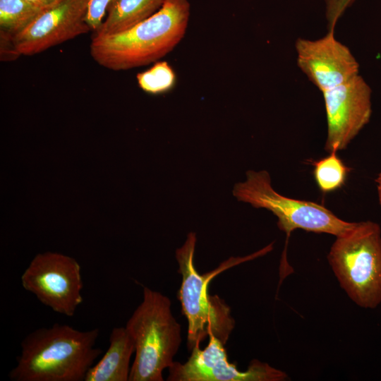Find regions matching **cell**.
Returning <instances> with one entry per match:
<instances>
[{"mask_svg": "<svg viewBox=\"0 0 381 381\" xmlns=\"http://www.w3.org/2000/svg\"><path fill=\"white\" fill-rule=\"evenodd\" d=\"M20 282L41 303L68 317L73 316L83 301L80 265L64 254L36 255L22 273Z\"/></svg>", "mask_w": 381, "mask_h": 381, "instance_id": "7", "label": "cell"}, {"mask_svg": "<svg viewBox=\"0 0 381 381\" xmlns=\"http://www.w3.org/2000/svg\"><path fill=\"white\" fill-rule=\"evenodd\" d=\"M196 241V234L190 232L182 246L176 250L178 272L182 278L178 298L188 322L187 345L190 351L210 334L225 345L235 326L229 306L219 296L209 295L210 281L222 272L262 256L273 248L272 243L247 256L231 257L214 270L200 274L194 262Z\"/></svg>", "mask_w": 381, "mask_h": 381, "instance_id": "3", "label": "cell"}, {"mask_svg": "<svg viewBox=\"0 0 381 381\" xmlns=\"http://www.w3.org/2000/svg\"><path fill=\"white\" fill-rule=\"evenodd\" d=\"M37 6L48 8L56 4L59 0H27Z\"/></svg>", "mask_w": 381, "mask_h": 381, "instance_id": "19", "label": "cell"}, {"mask_svg": "<svg viewBox=\"0 0 381 381\" xmlns=\"http://www.w3.org/2000/svg\"><path fill=\"white\" fill-rule=\"evenodd\" d=\"M136 80L144 92L158 95L173 88L176 75L173 68L166 61H157L147 70L138 73Z\"/></svg>", "mask_w": 381, "mask_h": 381, "instance_id": "16", "label": "cell"}, {"mask_svg": "<svg viewBox=\"0 0 381 381\" xmlns=\"http://www.w3.org/2000/svg\"><path fill=\"white\" fill-rule=\"evenodd\" d=\"M190 16L188 0H167L155 14L125 31L92 36L90 55L101 66L116 71L155 63L180 43Z\"/></svg>", "mask_w": 381, "mask_h": 381, "instance_id": "2", "label": "cell"}, {"mask_svg": "<svg viewBox=\"0 0 381 381\" xmlns=\"http://www.w3.org/2000/svg\"><path fill=\"white\" fill-rule=\"evenodd\" d=\"M377 193H378V198H379V202L381 207V171L380 172L377 179Z\"/></svg>", "mask_w": 381, "mask_h": 381, "instance_id": "20", "label": "cell"}, {"mask_svg": "<svg viewBox=\"0 0 381 381\" xmlns=\"http://www.w3.org/2000/svg\"><path fill=\"white\" fill-rule=\"evenodd\" d=\"M99 329L80 331L55 323L28 334L21 341L12 381H84L102 350L95 347Z\"/></svg>", "mask_w": 381, "mask_h": 381, "instance_id": "1", "label": "cell"}, {"mask_svg": "<svg viewBox=\"0 0 381 381\" xmlns=\"http://www.w3.org/2000/svg\"><path fill=\"white\" fill-rule=\"evenodd\" d=\"M46 8L27 0H0V40L12 41Z\"/></svg>", "mask_w": 381, "mask_h": 381, "instance_id": "14", "label": "cell"}, {"mask_svg": "<svg viewBox=\"0 0 381 381\" xmlns=\"http://www.w3.org/2000/svg\"><path fill=\"white\" fill-rule=\"evenodd\" d=\"M111 0H89L85 20L92 33L100 28Z\"/></svg>", "mask_w": 381, "mask_h": 381, "instance_id": "17", "label": "cell"}, {"mask_svg": "<svg viewBox=\"0 0 381 381\" xmlns=\"http://www.w3.org/2000/svg\"><path fill=\"white\" fill-rule=\"evenodd\" d=\"M327 135L325 148L329 152L345 149L368 123L372 113L371 89L359 74L322 92Z\"/></svg>", "mask_w": 381, "mask_h": 381, "instance_id": "9", "label": "cell"}, {"mask_svg": "<svg viewBox=\"0 0 381 381\" xmlns=\"http://www.w3.org/2000/svg\"><path fill=\"white\" fill-rule=\"evenodd\" d=\"M89 0H59L46 8L12 42L19 56H31L92 32L85 18Z\"/></svg>", "mask_w": 381, "mask_h": 381, "instance_id": "10", "label": "cell"}, {"mask_svg": "<svg viewBox=\"0 0 381 381\" xmlns=\"http://www.w3.org/2000/svg\"><path fill=\"white\" fill-rule=\"evenodd\" d=\"M349 168L337 155L336 152L314 164V176L320 190L329 193L341 188L345 183Z\"/></svg>", "mask_w": 381, "mask_h": 381, "instance_id": "15", "label": "cell"}, {"mask_svg": "<svg viewBox=\"0 0 381 381\" xmlns=\"http://www.w3.org/2000/svg\"><path fill=\"white\" fill-rule=\"evenodd\" d=\"M167 0H111L98 31L92 36L125 31L158 11Z\"/></svg>", "mask_w": 381, "mask_h": 381, "instance_id": "13", "label": "cell"}, {"mask_svg": "<svg viewBox=\"0 0 381 381\" xmlns=\"http://www.w3.org/2000/svg\"><path fill=\"white\" fill-rule=\"evenodd\" d=\"M233 194L239 201L272 212L278 218L277 226L286 233L287 238L297 229L337 237L355 224L339 218L320 204L279 194L272 188L270 174L265 170L248 171L246 180L234 185Z\"/></svg>", "mask_w": 381, "mask_h": 381, "instance_id": "6", "label": "cell"}, {"mask_svg": "<svg viewBox=\"0 0 381 381\" xmlns=\"http://www.w3.org/2000/svg\"><path fill=\"white\" fill-rule=\"evenodd\" d=\"M203 349L195 345L188 361H174L168 368L169 381H284L287 374L268 363L254 359L246 371L228 361L224 344L214 334Z\"/></svg>", "mask_w": 381, "mask_h": 381, "instance_id": "8", "label": "cell"}, {"mask_svg": "<svg viewBox=\"0 0 381 381\" xmlns=\"http://www.w3.org/2000/svg\"><path fill=\"white\" fill-rule=\"evenodd\" d=\"M135 350L134 341L126 327H114L108 349L89 369L84 381H128Z\"/></svg>", "mask_w": 381, "mask_h": 381, "instance_id": "12", "label": "cell"}, {"mask_svg": "<svg viewBox=\"0 0 381 381\" xmlns=\"http://www.w3.org/2000/svg\"><path fill=\"white\" fill-rule=\"evenodd\" d=\"M171 305L167 296L143 287V301L125 326L135 349L128 381H163V371L174 363L182 339Z\"/></svg>", "mask_w": 381, "mask_h": 381, "instance_id": "4", "label": "cell"}, {"mask_svg": "<svg viewBox=\"0 0 381 381\" xmlns=\"http://www.w3.org/2000/svg\"><path fill=\"white\" fill-rule=\"evenodd\" d=\"M340 286L349 298L363 308L381 303V229L378 224L355 222L337 236L327 255Z\"/></svg>", "mask_w": 381, "mask_h": 381, "instance_id": "5", "label": "cell"}, {"mask_svg": "<svg viewBox=\"0 0 381 381\" xmlns=\"http://www.w3.org/2000/svg\"><path fill=\"white\" fill-rule=\"evenodd\" d=\"M354 0H325V16L328 31H334L340 17Z\"/></svg>", "mask_w": 381, "mask_h": 381, "instance_id": "18", "label": "cell"}, {"mask_svg": "<svg viewBox=\"0 0 381 381\" xmlns=\"http://www.w3.org/2000/svg\"><path fill=\"white\" fill-rule=\"evenodd\" d=\"M295 48L298 68L322 92L358 74V61L334 31L315 40L298 38Z\"/></svg>", "mask_w": 381, "mask_h": 381, "instance_id": "11", "label": "cell"}]
</instances>
